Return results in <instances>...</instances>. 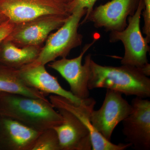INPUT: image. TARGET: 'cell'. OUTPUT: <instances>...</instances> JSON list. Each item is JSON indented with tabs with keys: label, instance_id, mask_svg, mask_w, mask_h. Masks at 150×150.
Segmentation results:
<instances>
[{
	"label": "cell",
	"instance_id": "1",
	"mask_svg": "<svg viewBox=\"0 0 150 150\" xmlns=\"http://www.w3.org/2000/svg\"><path fill=\"white\" fill-rule=\"evenodd\" d=\"M0 116L11 118L36 131L54 128L63 118L48 99L0 92Z\"/></svg>",
	"mask_w": 150,
	"mask_h": 150
},
{
	"label": "cell",
	"instance_id": "2",
	"mask_svg": "<svg viewBox=\"0 0 150 150\" xmlns=\"http://www.w3.org/2000/svg\"><path fill=\"white\" fill-rule=\"evenodd\" d=\"M89 90L105 88L142 98L150 96V79L139 68L122 65L102 66L89 60Z\"/></svg>",
	"mask_w": 150,
	"mask_h": 150
},
{
	"label": "cell",
	"instance_id": "3",
	"mask_svg": "<svg viewBox=\"0 0 150 150\" xmlns=\"http://www.w3.org/2000/svg\"><path fill=\"white\" fill-rule=\"evenodd\" d=\"M84 9H78L71 13L64 23L57 31L51 33L33 63L46 65L58 57L66 58L72 49L81 46L83 36L78 31L81 19L85 15Z\"/></svg>",
	"mask_w": 150,
	"mask_h": 150
},
{
	"label": "cell",
	"instance_id": "4",
	"mask_svg": "<svg viewBox=\"0 0 150 150\" xmlns=\"http://www.w3.org/2000/svg\"><path fill=\"white\" fill-rule=\"evenodd\" d=\"M144 8L143 0H139L136 11L128 17V24L121 31H111L110 42L121 41L125 49L122 65L142 68L148 64L147 54L149 52L150 41L143 37L140 28V19Z\"/></svg>",
	"mask_w": 150,
	"mask_h": 150
},
{
	"label": "cell",
	"instance_id": "5",
	"mask_svg": "<svg viewBox=\"0 0 150 150\" xmlns=\"http://www.w3.org/2000/svg\"><path fill=\"white\" fill-rule=\"evenodd\" d=\"M0 14L15 25L43 16L71 14L58 0H0Z\"/></svg>",
	"mask_w": 150,
	"mask_h": 150
},
{
	"label": "cell",
	"instance_id": "6",
	"mask_svg": "<svg viewBox=\"0 0 150 150\" xmlns=\"http://www.w3.org/2000/svg\"><path fill=\"white\" fill-rule=\"evenodd\" d=\"M69 16L48 15L15 25L5 40L20 47L41 46L51 32L60 28Z\"/></svg>",
	"mask_w": 150,
	"mask_h": 150
},
{
	"label": "cell",
	"instance_id": "7",
	"mask_svg": "<svg viewBox=\"0 0 150 150\" xmlns=\"http://www.w3.org/2000/svg\"><path fill=\"white\" fill-rule=\"evenodd\" d=\"M132 109L131 104L123 98L122 93L107 89L101 107L91 111V121L98 133L110 141L115 127L129 115Z\"/></svg>",
	"mask_w": 150,
	"mask_h": 150
},
{
	"label": "cell",
	"instance_id": "8",
	"mask_svg": "<svg viewBox=\"0 0 150 150\" xmlns=\"http://www.w3.org/2000/svg\"><path fill=\"white\" fill-rule=\"evenodd\" d=\"M131 105V113L122 121L125 140L135 149L149 150L150 101L136 97Z\"/></svg>",
	"mask_w": 150,
	"mask_h": 150
},
{
	"label": "cell",
	"instance_id": "9",
	"mask_svg": "<svg viewBox=\"0 0 150 150\" xmlns=\"http://www.w3.org/2000/svg\"><path fill=\"white\" fill-rule=\"evenodd\" d=\"M96 41L87 44L81 54L72 59L63 58L50 62L48 66L55 70L67 81L69 85L71 92L79 99L83 100L89 97V90L88 87L89 77V60L91 55L86 56L84 64H82L83 58L86 52Z\"/></svg>",
	"mask_w": 150,
	"mask_h": 150
},
{
	"label": "cell",
	"instance_id": "10",
	"mask_svg": "<svg viewBox=\"0 0 150 150\" xmlns=\"http://www.w3.org/2000/svg\"><path fill=\"white\" fill-rule=\"evenodd\" d=\"M49 100L54 108H62L71 112L81 119L88 127L90 132L92 150H124L131 146V144H115L105 139L94 128L90 120L91 113L93 110L96 101L89 97L80 105L74 104L63 97L51 95Z\"/></svg>",
	"mask_w": 150,
	"mask_h": 150
},
{
	"label": "cell",
	"instance_id": "11",
	"mask_svg": "<svg viewBox=\"0 0 150 150\" xmlns=\"http://www.w3.org/2000/svg\"><path fill=\"white\" fill-rule=\"evenodd\" d=\"M139 0H112L93 10L87 19L95 26L111 31H121L127 26V19L134 14Z\"/></svg>",
	"mask_w": 150,
	"mask_h": 150
},
{
	"label": "cell",
	"instance_id": "12",
	"mask_svg": "<svg viewBox=\"0 0 150 150\" xmlns=\"http://www.w3.org/2000/svg\"><path fill=\"white\" fill-rule=\"evenodd\" d=\"M63 122L54 127L59 137L61 150H91L90 132L82 121L64 108H56Z\"/></svg>",
	"mask_w": 150,
	"mask_h": 150
},
{
	"label": "cell",
	"instance_id": "13",
	"mask_svg": "<svg viewBox=\"0 0 150 150\" xmlns=\"http://www.w3.org/2000/svg\"><path fill=\"white\" fill-rule=\"evenodd\" d=\"M45 66L32 62L18 69L19 74L26 85L47 95L52 94L63 97L77 105L85 101L86 99H79L62 88L57 78L50 74Z\"/></svg>",
	"mask_w": 150,
	"mask_h": 150
},
{
	"label": "cell",
	"instance_id": "14",
	"mask_svg": "<svg viewBox=\"0 0 150 150\" xmlns=\"http://www.w3.org/2000/svg\"><path fill=\"white\" fill-rule=\"evenodd\" d=\"M40 132L0 116V150H31Z\"/></svg>",
	"mask_w": 150,
	"mask_h": 150
},
{
	"label": "cell",
	"instance_id": "15",
	"mask_svg": "<svg viewBox=\"0 0 150 150\" xmlns=\"http://www.w3.org/2000/svg\"><path fill=\"white\" fill-rule=\"evenodd\" d=\"M41 46L18 47L5 39L0 45V64L19 69L35 61L42 48Z\"/></svg>",
	"mask_w": 150,
	"mask_h": 150
},
{
	"label": "cell",
	"instance_id": "16",
	"mask_svg": "<svg viewBox=\"0 0 150 150\" xmlns=\"http://www.w3.org/2000/svg\"><path fill=\"white\" fill-rule=\"evenodd\" d=\"M0 92L47 99V95L25 84L18 69L0 64Z\"/></svg>",
	"mask_w": 150,
	"mask_h": 150
},
{
	"label": "cell",
	"instance_id": "17",
	"mask_svg": "<svg viewBox=\"0 0 150 150\" xmlns=\"http://www.w3.org/2000/svg\"><path fill=\"white\" fill-rule=\"evenodd\" d=\"M31 150H61L59 137L54 128L41 131Z\"/></svg>",
	"mask_w": 150,
	"mask_h": 150
},
{
	"label": "cell",
	"instance_id": "18",
	"mask_svg": "<svg viewBox=\"0 0 150 150\" xmlns=\"http://www.w3.org/2000/svg\"><path fill=\"white\" fill-rule=\"evenodd\" d=\"M98 0H74L67 5L68 11L70 13L78 9H84L86 11V16L83 23L86 21L87 19L93 9V6Z\"/></svg>",
	"mask_w": 150,
	"mask_h": 150
},
{
	"label": "cell",
	"instance_id": "19",
	"mask_svg": "<svg viewBox=\"0 0 150 150\" xmlns=\"http://www.w3.org/2000/svg\"><path fill=\"white\" fill-rule=\"evenodd\" d=\"M144 4V8L142 13L144 19L143 33L149 41L150 40V0H143Z\"/></svg>",
	"mask_w": 150,
	"mask_h": 150
},
{
	"label": "cell",
	"instance_id": "20",
	"mask_svg": "<svg viewBox=\"0 0 150 150\" xmlns=\"http://www.w3.org/2000/svg\"><path fill=\"white\" fill-rule=\"evenodd\" d=\"M15 24L7 20L0 25V45L10 34Z\"/></svg>",
	"mask_w": 150,
	"mask_h": 150
},
{
	"label": "cell",
	"instance_id": "21",
	"mask_svg": "<svg viewBox=\"0 0 150 150\" xmlns=\"http://www.w3.org/2000/svg\"><path fill=\"white\" fill-rule=\"evenodd\" d=\"M58 1H59L60 2L62 3V4L67 6L70 3L73 1L74 0H58Z\"/></svg>",
	"mask_w": 150,
	"mask_h": 150
},
{
	"label": "cell",
	"instance_id": "22",
	"mask_svg": "<svg viewBox=\"0 0 150 150\" xmlns=\"http://www.w3.org/2000/svg\"><path fill=\"white\" fill-rule=\"evenodd\" d=\"M7 20L6 18L4 16H3L2 15L0 14V25L2 23H3V22H4L5 21Z\"/></svg>",
	"mask_w": 150,
	"mask_h": 150
}]
</instances>
